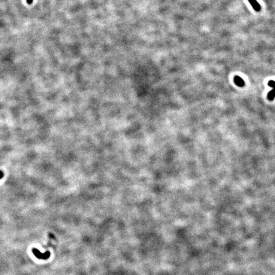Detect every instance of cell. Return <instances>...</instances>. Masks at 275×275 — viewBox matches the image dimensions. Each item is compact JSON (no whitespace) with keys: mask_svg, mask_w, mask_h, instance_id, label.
Instances as JSON below:
<instances>
[{"mask_svg":"<svg viewBox=\"0 0 275 275\" xmlns=\"http://www.w3.org/2000/svg\"><path fill=\"white\" fill-rule=\"evenodd\" d=\"M3 176H4V173L2 171H0V180L2 179Z\"/></svg>","mask_w":275,"mask_h":275,"instance_id":"obj_6","label":"cell"},{"mask_svg":"<svg viewBox=\"0 0 275 275\" xmlns=\"http://www.w3.org/2000/svg\"><path fill=\"white\" fill-rule=\"evenodd\" d=\"M249 1L250 2L251 5H252L253 8L256 10V12H260L261 7L259 4V3L257 1V0H249Z\"/></svg>","mask_w":275,"mask_h":275,"instance_id":"obj_3","label":"cell"},{"mask_svg":"<svg viewBox=\"0 0 275 275\" xmlns=\"http://www.w3.org/2000/svg\"><path fill=\"white\" fill-rule=\"evenodd\" d=\"M234 82L235 84L237 86L240 87H243L245 85V83H244V80L242 79V78L239 77V76H235L234 78Z\"/></svg>","mask_w":275,"mask_h":275,"instance_id":"obj_2","label":"cell"},{"mask_svg":"<svg viewBox=\"0 0 275 275\" xmlns=\"http://www.w3.org/2000/svg\"><path fill=\"white\" fill-rule=\"evenodd\" d=\"M27 1H28V3H29V4H31V3H32L33 2V0H27Z\"/></svg>","mask_w":275,"mask_h":275,"instance_id":"obj_7","label":"cell"},{"mask_svg":"<svg viewBox=\"0 0 275 275\" xmlns=\"http://www.w3.org/2000/svg\"><path fill=\"white\" fill-rule=\"evenodd\" d=\"M32 252L33 254L35 255V256L36 258H38V259L47 260L50 257V252H49V251H47V252L43 253L41 252L39 250L35 249V248H33L32 250Z\"/></svg>","mask_w":275,"mask_h":275,"instance_id":"obj_1","label":"cell"},{"mask_svg":"<svg viewBox=\"0 0 275 275\" xmlns=\"http://www.w3.org/2000/svg\"><path fill=\"white\" fill-rule=\"evenodd\" d=\"M275 98V89H273L267 94V99L269 101H273Z\"/></svg>","mask_w":275,"mask_h":275,"instance_id":"obj_4","label":"cell"},{"mask_svg":"<svg viewBox=\"0 0 275 275\" xmlns=\"http://www.w3.org/2000/svg\"><path fill=\"white\" fill-rule=\"evenodd\" d=\"M268 86L271 87H273V89H275V81L269 80L268 81Z\"/></svg>","mask_w":275,"mask_h":275,"instance_id":"obj_5","label":"cell"}]
</instances>
